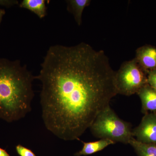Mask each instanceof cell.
I'll list each match as a JSON object with an SVG mask.
<instances>
[{
  "label": "cell",
  "mask_w": 156,
  "mask_h": 156,
  "mask_svg": "<svg viewBox=\"0 0 156 156\" xmlns=\"http://www.w3.org/2000/svg\"><path fill=\"white\" fill-rule=\"evenodd\" d=\"M46 2L45 0H23L19 4V6L20 8L29 10L42 19L47 15Z\"/></svg>",
  "instance_id": "9"
},
{
  "label": "cell",
  "mask_w": 156,
  "mask_h": 156,
  "mask_svg": "<svg viewBox=\"0 0 156 156\" xmlns=\"http://www.w3.org/2000/svg\"><path fill=\"white\" fill-rule=\"evenodd\" d=\"M137 156H156V144L139 142L134 137L129 141Z\"/></svg>",
  "instance_id": "11"
},
{
  "label": "cell",
  "mask_w": 156,
  "mask_h": 156,
  "mask_svg": "<svg viewBox=\"0 0 156 156\" xmlns=\"http://www.w3.org/2000/svg\"><path fill=\"white\" fill-rule=\"evenodd\" d=\"M83 147L82 149L75 154V156H88L103 150L108 146L115 144L107 139H101L97 141L85 142L82 141Z\"/></svg>",
  "instance_id": "8"
},
{
  "label": "cell",
  "mask_w": 156,
  "mask_h": 156,
  "mask_svg": "<svg viewBox=\"0 0 156 156\" xmlns=\"http://www.w3.org/2000/svg\"><path fill=\"white\" fill-rule=\"evenodd\" d=\"M89 128L95 137L115 143L127 144L134 137L131 124L120 119L109 105L98 114Z\"/></svg>",
  "instance_id": "3"
},
{
  "label": "cell",
  "mask_w": 156,
  "mask_h": 156,
  "mask_svg": "<svg viewBox=\"0 0 156 156\" xmlns=\"http://www.w3.org/2000/svg\"><path fill=\"white\" fill-rule=\"evenodd\" d=\"M0 156H11V155L8 153V152L5 150L0 147Z\"/></svg>",
  "instance_id": "15"
},
{
  "label": "cell",
  "mask_w": 156,
  "mask_h": 156,
  "mask_svg": "<svg viewBox=\"0 0 156 156\" xmlns=\"http://www.w3.org/2000/svg\"><path fill=\"white\" fill-rule=\"evenodd\" d=\"M135 58L147 73L156 70V47L147 45L138 48Z\"/></svg>",
  "instance_id": "6"
},
{
  "label": "cell",
  "mask_w": 156,
  "mask_h": 156,
  "mask_svg": "<svg viewBox=\"0 0 156 156\" xmlns=\"http://www.w3.org/2000/svg\"><path fill=\"white\" fill-rule=\"evenodd\" d=\"M147 84L156 90V70L147 73Z\"/></svg>",
  "instance_id": "13"
},
{
  "label": "cell",
  "mask_w": 156,
  "mask_h": 156,
  "mask_svg": "<svg viewBox=\"0 0 156 156\" xmlns=\"http://www.w3.org/2000/svg\"><path fill=\"white\" fill-rule=\"evenodd\" d=\"M132 135L139 142L156 144V112L144 114L138 126L132 130Z\"/></svg>",
  "instance_id": "5"
},
{
  "label": "cell",
  "mask_w": 156,
  "mask_h": 156,
  "mask_svg": "<svg viewBox=\"0 0 156 156\" xmlns=\"http://www.w3.org/2000/svg\"><path fill=\"white\" fill-rule=\"evenodd\" d=\"M141 102V112L144 114L156 112V90L148 84L137 92Z\"/></svg>",
  "instance_id": "7"
},
{
  "label": "cell",
  "mask_w": 156,
  "mask_h": 156,
  "mask_svg": "<svg viewBox=\"0 0 156 156\" xmlns=\"http://www.w3.org/2000/svg\"><path fill=\"white\" fill-rule=\"evenodd\" d=\"M5 13V10L2 9H0V23H1V21H2V20L3 17H4Z\"/></svg>",
  "instance_id": "16"
},
{
  "label": "cell",
  "mask_w": 156,
  "mask_h": 156,
  "mask_svg": "<svg viewBox=\"0 0 156 156\" xmlns=\"http://www.w3.org/2000/svg\"><path fill=\"white\" fill-rule=\"evenodd\" d=\"M19 5V2L16 0H0V6L6 7H10Z\"/></svg>",
  "instance_id": "14"
},
{
  "label": "cell",
  "mask_w": 156,
  "mask_h": 156,
  "mask_svg": "<svg viewBox=\"0 0 156 156\" xmlns=\"http://www.w3.org/2000/svg\"><path fill=\"white\" fill-rule=\"evenodd\" d=\"M35 79L19 60L0 58V119L12 122L31 111Z\"/></svg>",
  "instance_id": "2"
},
{
  "label": "cell",
  "mask_w": 156,
  "mask_h": 156,
  "mask_svg": "<svg viewBox=\"0 0 156 156\" xmlns=\"http://www.w3.org/2000/svg\"><path fill=\"white\" fill-rule=\"evenodd\" d=\"M115 74L105 52L87 43L50 47L36 76L46 128L66 141L80 140L118 94Z\"/></svg>",
  "instance_id": "1"
},
{
  "label": "cell",
  "mask_w": 156,
  "mask_h": 156,
  "mask_svg": "<svg viewBox=\"0 0 156 156\" xmlns=\"http://www.w3.org/2000/svg\"><path fill=\"white\" fill-rule=\"evenodd\" d=\"M147 73L134 58L125 62L116 72V87L118 94L130 96L137 93L147 84Z\"/></svg>",
  "instance_id": "4"
},
{
  "label": "cell",
  "mask_w": 156,
  "mask_h": 156,
  "mask_svg": "<svg viewBox=\"0 0 156 156\" xmlns=\"http://www.w3.org/2000/svg\"><path fill=\"white\" fill-rule=\"evenodd\" d=\"M15 149L19 156H37L32 151L20 144L16 146Z\"/></svg>",
  "instance_id": "12"
},
{
  "label": "cell",
  "mask_w": 156,
  "mask_h": 156,
  "mask_svg": "<svg viewBox=\"0 0 156 156\" xmlns=\"http://www.w3.org/2000/svg\"><path fill=\"white\" fill-rule=\"evenodd\" d=\"M90 0H68L66 1L68 11L73 14L75 20L80 26L82 23V15L84 9L90 5Z\"/></svg>",
  "instance_id": "10"
}]
</instances>
